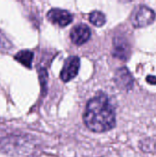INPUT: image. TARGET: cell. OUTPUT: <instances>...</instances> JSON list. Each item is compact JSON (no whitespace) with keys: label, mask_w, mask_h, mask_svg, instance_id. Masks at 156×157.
Returning <instances> with one entry per match:
<instances>
[{"label":"cell","mask_w":156,"mask_h":157,"mask_svg":"<svg viewBox=\"0 0 156 157\" xmlns=\"http://www.w3.org/2000/svg\"><path fill=\"white\" fill-rule=\"evenodd\" d=\"M12 47L11 42L7 40V38L0 31V49L8 50Z\"/></svg>","instance_id":"cell-10"},{"label":"cell","mask_w":156,"mask_h":157,"mask_svg":"<svg viewBox=\"0 0 156 157\" xmlns=\"http://www.w3.org/2000/svg\"><path fill=\"white\" fill-rule=\"evenodd\" d=\"M146 80H147V82H148L149 84L156 85V77L155 76H154V75H149V76H147Z\"/></svg>","instance_id":"cell-11"},{"label":"cell","mask_w":156,"mask_h":157,"mask_svg":"<svg viewBox=\"0 0 156 157\" xmlns=\"http://www.w3.org/2000/svg\"><path fill=\"white\" fill-rule=\"evenodd\" d=\"M131 45L123 36H116L113 39L112 55L121 61H127L131 56Z\"/></svg>","instance_id":"cell-3"},{"label":"cell","mask_w":156,"mask_h":157,"mask_svg":"<svg viewBox=\"0 0 156 157\" xmlns=\"http://www.w3.org/2000/svg\"><path fill=\"white\" fill-rule=\"evenodd\" d=\"M47 18L52 23L59 27H65L73 21V15L64 9L51 8L48 14Z\"/></svg>","instance_id":"cell-6"},{"label":"cell","mask_w":156,"mask_h":157,"mask_svg":"<svg viewBox=\"0 0 156 157\" xmlns=\"http://www.w3.org/2000/svg\"><path fill=\"white\" fill-rule=\"evenodd\" d=\"M90 36H91L90 28L83 23L74 26L70 32V38L72 42L77 46L86 43L90 39Z\"/></svg>","instance_id":"cell-7"},{"label":"cell","mask_w":156,"mask_h":157,"mask_svg":"<svg viewBox=\"0 0 156 157\" xmlns=\"http://www.w3.org/2000/svg\"><path fill=\"white\" fill-rule=\"evenodd\" d=\"M80 68V59L78 56H70L68 57L63 64V67L61 71V79L67 83L74 78Z\"/></svg>","instance_id":"cell-4"},{"label":"cell","mask_w":156,"mask_h":157,"mask_svg":"<svg viewBox=\"0 0 156 157\" xmlns=\"http://www.w3.org/2000/svg\"><path fill=\"white\" fill-rule=\"evenodd\" d=\"M33 52L29 50H24L18 52L15 55V60L17 61L19 63L24 65L27 68H31L32 65V61H33Z\"/></svg>","instance_id":"cell-8"},{"label":"cell","mask_w":156,"mask_h":157,"mask_svg":"<svg viewBox=\"0 0 156 157\" xmlns=\"http://www.w3.org/2000/svg\"><path fill=\"white\" fill-rule=\"evenodd\" d=\"M114 81L116 86L123 91L131 90L134 84V79L126 67H121L116 71L114 75Z\"/></svg>","instance_id":"cell-5"},{"label":"cell","mask_w":156,"mask_h":157,"mask_svg":"<svg viewBox=\"0 0 156 157\" xmlns=\"http://www.w3.org/2000/svg\"><path fill=\"white\" fill-rule=\"evenodd\" d=\"M84 122L94 132H105L115 127V110L107 95L100 93L88 101L84 113Z\"/></svg>","instance_id":"cell-1"},{"label":"cell","mask_w":156,"mask_h":157,"mask_svg":"<svg viewBox=\"0 0 156 157\" xmlns=\"http://www.w3.org/2000/svg\"><path fill=\"white\" fill-rule=\"evenodd\" d=\"M155 12L147 6H140L132 14L131 22L135 28H144L155 19Z\"/></svg>","instance_id":"cell-2"},{"label":"cell","mask_w":156,"mask_h":157,"mask_svg":"<svg viewBox=\"0 0 156 157\" xmlns=\"http://www.w3.org/2000/svg\"><path fill=\"white\" fill-rule=\"evenodd\" d=\"M89 20L90 22L96 26V27H102L106 23V16L97 10H95L90 13L89 15Z\"/></svg>","instance_id":"cell-9"}]
</instances>
